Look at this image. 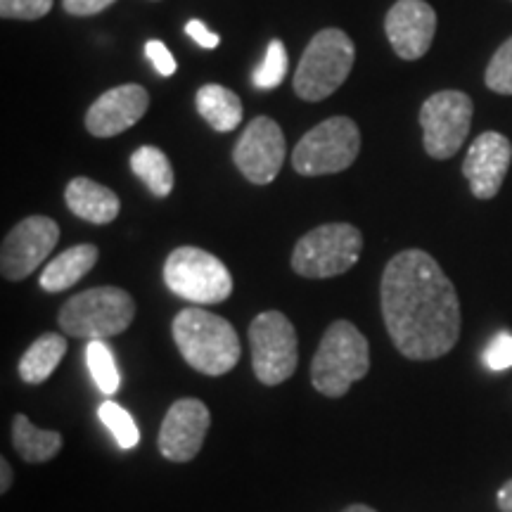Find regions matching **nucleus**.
I'll list each match as a JSON object with an SVG mask.
<instances>
[{
    "mask_svg": "<svg viewBox=\"0 0 512 512\" xmlns=\"http://www.w3.org/2000/svg\"><path fill=\"white\" fill-rule=\"evenodd\" d=\"M384 328L411 361H434L456 347L460 299L441 266L422 249H403L389 261L380 285Z\"/></svg>",
    "mask_w": 512,
    "mask_h": 512,
    "instance_id": "nucleus-1",
    "label": "nucleus"
},
{
    "mask_svg": "<svg viewBox=\"0 0 512 512\" xmlns=\"http://www.w3.org/2000/svg\"><path fill=\"white\" fill-rule=\"evenodd\" d=\"M171 332L181 356L197 373L219 377L238 366L242 354L240 339L226 318L200 306H190L174 318Z\"/></svg>",
    "mask_w": 512,
    "mask_h": 512,
    "instance_id": "nucleus-2",
    "label": "nucleus"
},
{
    "mask_svg": "<svg viewBox=\"0 0 512 512\" xmlns=\"http://www.w3.org/2000/svg\"><path fill=\"white\" fill-rule=\"evenodd\" d=\"M370 370V349L363 332L349 320H335L325 330L311 361V384L328 399H339Z\"/></svg>",
    "mask_w": 512,
    "mask_h": 512,
    "instance_id": "nucleus-3",
    "label": "nucleus"
},
{
    "mask_svg": "<svg viewBox=\"0 0 512 512\" xmlns=\"http://www.w3.org/2000/svg\"><path fill=\"white\" fill-rule=\"evenodd\" d=\"M136 302L121 287H93L69 299L60 309L57 323L67 337L102 342L131 328Z\"/></svg>",
    "mask_w": 512,
    "mask_h": 512,
    "instance_id": "nucleus-4",
    "label": "nucleus"
},
{
    "mask_svg": "<svg viewBox=\"0 0 512 512\" xmlns=\"http://www.w3.org/2000/svg\"><path fill=\"white\" fill-rule=\"evenodd\" d=\"M356 60L354 41L342 29H323L311 38L294 72V93L306 102H320L349 79Z\"/></svg>",
    "mask_w": 512,
    "mask_h": 512,
    "instance_id": "nucleus-5",
    "label": "nucleus"
},
{
    "mask_svg": "<svg viewBox=\"0 0 512 512\" xmlns=\"http://www.w3.org/2000/svg\"><path fill=\"white\" fill-rule=\"evenodd\" d=\"M363 252L361 230L351 223H325L294 245L292 268L302 278L323 280L351 271Z\"/></svg>",
    "mask_w": 512,
    "mask_h": 512,
    "instance_id": "nucleus-6",
    "label": "nucleus"
},
{
    "mask_svg": "<svg viewBox=\"0 0 512 512\" xmlns=\"http://www.w3.org/2000/svg\"><path fill=\"white\" fill-rule=\"evenodd\" d=\"M164 283L192 304H221L233 294V275L219 256L200 247H178L164 264Z\"/></svg>",
    "mask_w": 512,
    "mask_h": 512,
    "instance_id": "nucleus-7",
    "label": "nucleus"
},
{
    "mask_svg": "<svg viewBox=\"0 0 512 512\" xmlns=\"http://www.w3.org/2000/svg\"><path fill=\"white\" fill-rule=\"evenodd\" d=\"M361 150V133L349 117H330L311 128L292 152V166L302 176H330L349 169Z\"/></svg>",
    "mask_w": 512,
    "mask_h": 512,
    "instance_id": "nucleus-8",
    "label": "nucleus"
},
{
    "mask_svg": "<svg viewBox=\"0 0 512 512\" xmlns=\"http://www.w3.org/2000/svg\"><path fill=\"white\" fill-rule=\"evenodd\" d=\"M249 347L256 380L275 387L290 380L297 370V330L280 311L259 313L249 325Z\"/></svg>",
    "mask_w": 512,
    "mask_h": 512,
    "instance_id": "nucleus-9",
    "label": "nucleus"
},
{
    "mask_svg": "<svg viewBox=\"0 0 512 512\" xmlns=\"http://www.w3.org/2000/svg\"><path fill=\"white\" fill-rule=\"evenodd\" d=\"M472 100L463 91H439L422 102V145L432 159H451L472 126Z\"/></svg>",
    "mask_w": 512,
    "mask_h": 512,
    "instance_id": "nucleus-10",
    "label": "nucleus"
},
{
    "mask_svg": "<svg viewBox=\"0 0 512 512\" xmlns=\"http://www.w3.org/2000/svg\"><path fill=\"white\" fill-rule=\"evenodd\" d=\"M60 240V226L48 216H29L5 235L0 249V271L5 280L29 278Z\"/></svg>",
    "mask_w": 512,
    "mask_h": 512,
    "instance_id": "nucleus-11",
    "label": "nucleus"
},
{
    "mask_svg": "<svg viewBox=\"0 0 512 512\" xmlns=\"http://www.w3.org/2000/svg\"><path fill=\"white\" fill-rule=\"evenodd\" d=\"M285 133L268 117H256L233 150V162L240 174L254 185H268L278 178L285 162Z\"/></svg>",
    "mask_w": 512,
    "mask_h": 512,
    "instance_id": "nucleus-12",
    "label": "nucleus"
},
{
    "mask_svg": "<svg viewBox=\"0 0 512 512\" xmlns=\"http://www.w3.org/2000/svg\"><path fill=\"white\" fill-rule=\"evenodd\" d=\"M211 425L207 403L200 399H178L159 427V453L171 463H190L200 456Z\"/></svg>",
    "mask_w": 512,
    "mask_h": 512,
    "instance_id": "nucleus-13",
    "label": "nucleus"
},
{
    "mask_svg": "<svg viewBox=\"0 0 512 512\" xmlns=\"http://www.w3.org/2000/svg\"><path fill=\"white\" fill-rule=\"evenodd\" d=\"M384 31L401 60H420L437 34V12L425 0H396L384 17Z\"/></svg>",
    "mask_w": 512,
    "mask_h": 512,
    "instance_id": "nucleus-14",
    "label": "nucleus"
},
{
    "mask_svg": "<svg viewBox=\"0 0 512 512\" xmlns=\"http://www.w3.org/2000/svg\"><path fill=\"white\" fill-rule=\"evenodd\" d=\"M512 162V143L503 133L484 131L467 150L463 174L477 200H491L503 188Z\"/></svg>",
    "mask_w": 512,
    "mask_h": 512,
    "instance_id": "nucleus-15",
    "label": "nucleus"
},
{
    "mask_svg": "<svg viewBox=\"0 0 512 512\" xmlns=\"http://www.w3.org/2000/svg\"><path fill=\"white\" fill-rule=\"evenodd\" d=\"M150 107V95L138 83L110 88L93 102L86 114V128L95 138H112L138 124Z\"/></svg>",
    "mask_w": 512,
    "mask_h": 512,
    "instance_id": "nucleus-16",
    "label": "nucleus"
},
{
    "mask_svg": "<svg viewBox=\"0 0 512 512\" xmlns=\"http://www.w3.org/2000/svg\"><path fill=\"white\" fill-rule=\"evenodd\" d=\"M64 202L69 211L79 219L93 223V226H105L119 216L121 202L110 188L91 181V178H74L64 190Z\"/></svg>",
    "mask_w": 512,
    "mask_h": 512,
    "instance_id": "nucleus-17",
    "label": "nucleus"
},
{
    "mask_svg": "<svg viewBox=\"0 0 512 512\" xmlns=\"http://www.w3.org/2000/svg\"><path fill=\"white\" fill-rule=\"evenodd\" d=\"M98 247L95 245H76L60 256H55L41 273V287L46 292H64L74 287L83 275L93 271L98 264Z\"/></svg>",
    "mask_w": 512,
    "mask_h": 512,
    "instance_id": "nucleus-18",
    "label": "nucleus"
},
{
    "mask_svg": "<svg viewBox=\"0 0 512 512\" xmlns=\"http://www.w3.org/2000/svg\"><path fill=\"white\" fill-rule=\"evenodd\" d=\"M197 112L219 133H230L242 124V102L238 93L219 83H207L197 91Z\"/></svg>",
    "mask_w": 512,
    "mask_h": 512,
    "instance_id": "nucleus-19",
    "label": "nucleus"
},
{
    "mask_svg": "<svg viewBox=\"0 0 512 512\" xmlns=\"http://www.w3.org/2000/svg\"><path fill=\"white\" fill-rule=\"evenodd\" d=\"M12 446L27 463H48L62 448V434L57 430H41L27 415L17 413L12 420Z\"/></svg>",
    "mask_w": 512,
    "mask_h": 512,
    "instance_id": "nucleus-20",
    "label": "nucleus"
},
{
    "mask_svg": "<svg viewBox=\"0 0 512 512\" xmlns=\"http://www.w3.org/2000/svg\"><path fill=\"white\" fill-rule=\"evenodd\" d=\"M67 354V339L57 332H46L36 339L31 347L24 351L22 361H19V377L27 384L46 382L60 361Z\"/></svg>",
    "mask_w": 512,
    "mask_h": 512,
    "instance_id": "nucleus-21",
    "label": "nucleus"
},
{
    "mask_svg": "<svg viewBox=\"0 0 512 512\" xmlns=\"http://www.w3.org/2000/svg\"><path fill=\"white\" fill-rule=\"evenodd\" d=\"M131 169L155 197H169L174 190V166L159 147H138L131 155Z\"/></svg>",
    "mask_w": 512,
    "mask_h": 512,
    "instance_id": "nucleus-22",
    "label": "nucleus"
},
{
    "mask_svg": "<svg viewBox=\"0 0 512 512\" xmlns=\"http://www.w3.org/2000/svg\"><path fill=\"white\" fill-rule=\"evenodd\" d=\"M86 363L88 370H91V377L98 384V389L105 396H114L119 392L121 375L117 363H114L112 349L107 347L105 342H88L86 349Z\"/></svg>",
    "mask_w": 512,
    "mask_h": 512,
    "instance_id": "nucleus-23",
    "label": "nucleus"
},
{
    "mask_svg": "<svg viewBox=\"0 0 512 512\" xmlns=\"http://www.w3.org/2000/svg\"><path fill=\"white\" fill-rule=\"evenodd\" d=\"M98 415H100L102 425L112 432V437L119 444V448L131 451V448L138 446L140 430H138L136 420L131 418V413H128L126 408H121L119 403H114V401H105L100 406Z\"/></svg>",
    "mask_w": 512,
    "mask_h": 512,
    "instance_id": "nucleus-24",
    "label": "nucleus"
},
{
    "mask_svg": "<svg viewBox=\"0 0 512 512\" xmlns=\"http://www.w3.org/2000/svg\"><path fill=\"white\" fill-rule=\"evenodd\" d=\"M287 74V50L283 46V41H275L268 43L266 57L261 62V67L254 72V86L261 88V91H273L283 83Z\"/></svg>",
    "mask_w": 512,
    "mask_h": 512,
    "instance_id": "nucleus-25",
    "label": "nucleus"
},
{
    "mask_svg": "<svg viewBox=\"0 0 512 512\" xmlns=\"http://www.w3.org/2000/svg\"><path fill=\"white\" fill-rule=\"evenodd\" d=\"M484 81L494 93L512 95V36L491 57Z\"/></svg>",
    "mask_w": 512,
    "mask_h": 512,
    "instance_id": "nucleus-26",
    "label": "nucleus"
},
{
    "mask_svg": "<svg viewBox=\"0 0 512 512\" xmlns=\"http://www.w3.org/2000/svg\"><path fill=\"white\" fill-rule=\"evenodd\" d=\"M53 10V0H0V15L5 19H34L46 17Z\"/></svg>",
    "mask_w": 512,
    "mask_h": 512,
    "instance_id": "nucleus-27",
    "label": "nucleus"
},
{
    "mask_svg": "<svg viewBox=\"0 0 512 512\" xmlns=\"http://www.w3.org/2000/svg\"><path fill=\"white\" fill-rule=\"evenodd\" d=\"M484 363L486 368L501 373V370L512 368V335L510 332H498L491 339V344L484 351Z\"/></svg>",
    "mask_w": 512,
    "mask_h": 512,
    "instance_id": "nucleus-28",
    "label": "nucleus"
},
{
    "mask_svg": "<svg viewBox=\"0 0 512 512\" xmlns=\"http://www.w3.org/2000/svg\"><path fill=\"white\" fill-rule=\"evenodd\" d=\"M145 55L152 62V67L157 69V74L162 76H174L176 74V60L171 55V50L164 46L162 41H147L145 43Z\"/></svg>",
    "mask_w": 512,
    "mask_h": 512,
    "instance_id": "nucleus-29",
    "label": "nucleus"
},
{
    "mask_svg": "<svg viewBox=\"0 0 512 512\" xmlns=\"http://www.w3.org/2000/svg\"><path fill=\"white\" fill-rule=\"evenodd\" d=\"M117 3V0H62L64 12L74 17H91L98 15V12L107 10L110 5Z\"/></svg>",
    "mask_w": 512,
    "mask_h": 512,
    "instance_id": "nucleus-30",
    "label": "nucleus"
},
{
    "mask_svg": "<svg viewBox=\"0 0 512 512\" xmlns=\"http://www.w3.org/2000/svg\"><path fill=\"white\" fill-rule=\"evenodd\" d=\"M185 34H188L192 41L197 43V46H202L207 50L219 48V43H221V36L214 34V31H209L207 24L200 22V19H190V22L185 24Z\"/></svg>",
    "mask_w": 512,
    "mask_h": 512,
    "instance_id": "nucleus-31",
    "label": "nucleus"
},
{
    "mask_svg": "<svg viewBox=\"0 0 512 512\" xmlns=\"http://www.w3.org/2000/svg\"><path fill=\"white\" fill-rule=\"evenodd\" d=\"M498 508H501V512H512V479L498 491Z\"/></svg>",
    "mask_w": 512,
    "mask_h": 512,
    "instance_id": "nucleus-32",
    "label": "nucleus"
},
{
    "mask_svg": "<svg viewBox=\"0 0 512 512\" xmlns=\"http://www.w3.org/2000/svg\"><path fill=\"white\" fill-rule=\"evenodd\" d=\"M12 486V467L8 463V458L0 460V491L8 494V489Z\"/></svg>",
    "mask_w": 512,
    "mask_h": 512,
    "instance_id": "nucleus-33",
    "label": "nucleus"
},
{
    "mask_svg": "<svg viewBox=\"0 0 512 512\" xmlns=\"http://www.w3.org/2000/svg\"><path fill=\"white\" fill-rule=\"evenodd\" d=\"M342 512H377V510L370 508V505H361V503H356V505H349V508H344Z\"/></svg>",
    "mask_w": 512,
    "mask_h": 512,
    "instance_id": "nucleus-34",
    "label": "nucleus"
}]
</instances>
